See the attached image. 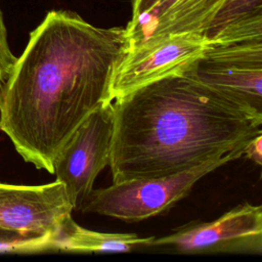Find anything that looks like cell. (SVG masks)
Returning a JSON list of instances; mask_svg holds the SVG:
<instances>
[{
	"instance_id": "cell-2",
	"label": "cell",
	"mask_w": 262,
	"mask_h": 262,
	"mask_svg": "<svg viewBox=\"0 0 262 262\" xmlns=\"http://www.w3.org/2000/svg\"><path fill=\"white\" fill-rule=\"evenodd\" d=\"M191 66L114 99L113 182L177 174L262 134V120L202 83Z\"/></svg>"
},
{
	"instance_id": "cell-13",
	"label": "cell",
	"mask_w": 262,
	"mask_h": 262,
	"mask_svg": "<svg viewBox=\"0 0 262 262\" xmlns=\"http://www.w3.org/2000/svg\"><path fill=\"white\" fill-rule=\"evenodd\" d=\"M159 0H131L132 4V18L136 19L142 14L151 9Z\"/></svg>"
},
{
	"instance_id": "cell-7",
	"label": "cell",
	"mask_w": 262,
	"mask_h": 262,
	"mask_svg": "<svg viewBox=\"0 0 262 262\" xmlns=\"http://www.w3.org/2000/svg\"><path fill=\"white\" fill-rule=\"evenodd\" d=\"M208 46L202 34L179 33L128 48L113 75V100L147 83L187 69Z\"/></svg>"
},
{
	"instance_id": "cell-4",
	"label": "cell",
	"mask_w": 262,
	"mask_h": 262,
	"mask_svg": "<svg viewBox=\"0 0 262 262\" xmlns=\"http://www.w3.org/2000/svg\"><path fill=\"white\" fill-rule=\"evenodd\" d=\"M191 70L202 83L262 120V39L209 45Z\"/></svg>"
},
{
	"instance_id": "cell-1",
	"label": "cell",
	"mask_w": 262,
	"mask_h": 262,
	"mask_svg": "<svg viewBox=\"0 0 262 262\" xmlns=\"http://www.w3.org/2000/svg\"><path fill=\"white\" fill-rule=\"evenodd\" d=\"M128 46L125 28L95 27L68 10L46 14L0 87V131L26 162L53 174L75 130L113 101V75Z\"/></svg>"
},
{
	"instance_id": "cell-12",
	"label": "cell",
	"mask_w": 262,
	"mask_h": 262,
	"mask_svg": "<svg viewBox=\"0 0 262 262\" xmlns=\"http://www.w3.org/2000/svg\"><path fill=\"white\" fill-rule=\"evenodd\" d=\"M257 165L262 164V134L257 135L247 142L244 148V155Z\"/></svg>"
},
{
	"instance_id": "cell-9",
	"label": "cell",
	"mask_w": 262,
	"mask_h": 262,
	"mask_svg": "<svg viewBox=\"0 0 262 262\" xmlns=\"http://www.w3.org/2000/svg\"><path fill=\"white\" fill-rule=\"evenodd\" d=\"M203 36L209 45L262 39V0H225Z\"/></svg>"
},
{
	"instance_id": "cell-10",
	"label": "cell",
	"mask_w": 262,
	"mask_h": 262,
	"mask_svg": "<svg viewBox=\"0 0 262 262\" xmlns=\"http://www.w3.org/2000/svg\"><path fill=\"white\" fill-rule=\"evenodd\" d=\"M155 236L134 233H107L86 229L67 216L55 238L56 251L64 252H129L137 247H150Z\"/></svg>"
},
{
	"instance_id": "cell-3",
	"label": "cell",
	"mask_w": 262,
	"mask_h": 262,
	"mask_svg": "<svg viewBox=\"0 0 262 262\" xmlns=\"http://www.w3.org/2000/svg\"><path fill=\"white\" fill-rule=\"evenodd\" d=\"M244 148L177 174L113 182L108 187L92 189L78 210L125 221H140L159 215L186 196L202 177L241 158Z\"/></svg>"
},
{
	"instance_id": "cell-8",
	"label": "cell",
	"mask_w": 262,
	"mask_h": 262,
	"mask_svg": "<svg viewBox=\"0 0 262 262\" xmlns=\"http://www.w3.org/2000/svg\"><path fill=\"white\" fill-rule=\"evenodd\" d=\"M181 253L262 252V207L244 203L209 222L187 223L171 234L154 238L150 247Z\"/></svg>"
},
{
	"instance_id": "cell-11",
	"label": "cell",
	"mask_w": 262,
	"mask_h": 262,
	"mask_svg": "<svg viewBox=\"0 0 262 262\" xmlns=\"http://www.w3.org/2000/svg\"><path fill=\"white\" fill-rule=\"evenodd\" d=\"M16 58L17 57L12 53L8 44L7 30L3 12L0 7V87L10 75Z\"/></svg>"
},
{
	"instance_id": "cell-5",
	"label": "cell",
	"mask_w": 262,
	"mask_h": 262,
	"mask_svg": "<svg viewBox=\"0 0 262 262\" xmlns=\"http://www.w3.org/2000/svg\"><path fill=\"white\" fill-rule=\"evenodd\" d=\"M74 210L64 185L0 182V232L37 242L56 251L55 238L63 219Z\"/></svg>"
},
{
	"instance_id": "cell-6",
	"label": "cell",
	"mask_w": 262,
	"mask_h": 262,
	"mask_svg": "<svg viewBox=\"0 0 262 262\" xmlns=\"http://www.w3.org/2000/svg\"><path fill=\"white\" fill-rule=\"evenodd\" d=\"M114 132L113 101L93 111L75 130L54 163L53 174L78 210L98 173L108 165Z\"/></svg>"
}]
</instances>
